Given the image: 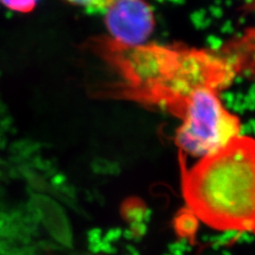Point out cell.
Returning <instances> with one entry per match:
<instances>
[{"label": "cell", "mask_w": 255, "mask_h": 255, "mask_svg": "<svg viewBox=\"0 0 255 255\" xmlns=\"http://www.w3.org/2000/svg\"><path fill=\"white\" fill-rule=\"evenodd\" d=\"M187 210L218 231L255 232V140L236 137L186 170Z\"/></svg>", "instance_id": "6da1fadb"}, {"label": "cell", "mask_w": 255, "mask_h": 255, "mask_svg": "<svg viewBox=\"0 0 255 255\" xmlns=\"http://www.w3.org/2000/svg\"><path fill=\"white\" fill-rule=\"evenodd\" d=\"M184 115L175 142L188 155L203 158L238 137L237 117L222 107L211 87H200L188 96Z\"/></svg>", "instance_id": "7a4b0ae2"}, {"label": "cell", "mask_w": 255, "mask_h": 255, "mask_svg": "<svg viewBox=\"0 0 255 255\" xmlns=\"http://www.w3.org/2000/svg\"><path fill=\"white\" fill-rule=\"evenodd\" d=\"M103 14L110 38L123 47L143 46L154 30L153 9L145 0H113Z\"/></svg>", "instance_id": "3957f363"}, {"label": "cell", "mask_w": 255, "mask_h": 255, "mask_svg": "<svg viewBox=\"0 0 255 255\" xmlns=\"http://www.w3.org/2000/svg\"><path fill=\"white\" fill-rule=\"evenodd\" d=\"M212 55L201 53L179 54L172 73L159 84L172 96L187 98L188 96L207 81L209 67L216 63Z\"/></svg>", "instance_id": "277c9868"}, {"label": "cell", "mask_w": 255, "mask_h": 255, "mask_svg": "<svg viewBox=\"0 0 255 255\" xmlns=\"http://www.w3.org/2000/svg\"><path fill=\"white\" fill-rule=\"evenodd\" d=\"M67 2L81 6L86 11L94 13H105L108 5L113 0H66Z\"/></svg>", "instance_id": "5b68a950"}, {"label": "cell", "mask_w": 255, "mask_h": 255, "mask_svg": "<svg viewBox=\"0 0 255 255\" xmlns=\"http://www.w3.org/2000/svg\"><path fill=\"white\" fill-rule=\"evenodd\" d=\"M39 0H0L5 7L15 12L29 13L34 10Z\"/></svg>", "instance_id": "8992f818"}, {"label": "cell", "mask_w": 255, "mask_h": 255, "mask_svg": "<svg viewBox=\"0 0 255 255\" xmlns=\"http://www.w3.org/2000/svg\"><path fill=\"white\" fill-rule=\"evenodd\" d=\"M189 19L197 30H205L213 23V18L204 9L194 11L189 15Z\"/></svg>", "instance_id": "52a82bcc"}, {"label": "cell", "mask_w": 255, "mask_h": 255, "mask_svg": "<svg viewBox=\"0 0 255 255\" xmlns=\"http://www.w3.org/2000/svg\"><path fill=\"white\" fill-rule=\"evenodd\" d=\"M197 222H198V219L188 211L187 214L182 215V216L179 217L178 223H180V225H182L183 223L184 226L181 228H178V231L180 233H183L185 235H189L191 233H194L196 228H197Z\"/></svg>", "instance_id": "ba28073f"}, {"label": "cell", "mask_w": 255, "mask_h": 255, "mask_svg": "<svg viewBox=\"0 0 255 255\" xmlns=\"http://www.w3.org/2000/svg\"><path fill=\"white\" fill-rule=\"evenodd\" d=\"M219 100L221 102L222 107L225 108L227 111L232 110L233 105L235 102V94L231 91H225L222 92L219 96Z\"/></svg>", "instance_id": "9c48e42d"}, {"label": "cell", "mask_w": 255, "mask_h": 255, "mask_svg": "<svg viewBox=\"0 0 255 255\" xmlns=\"http://www.w3.org/2000/svg\"><path fill=\"white\" fill-rule=\"evenodd\" d=\"M205 44L211 51H219L223 47V39L215 34H211L205 38Z\"/></svg>", "instance_id": "30bf717a"}, {"label": "cell", "mask_w": 255, "mask_h": 255, "mask_svg": "<svg viewBox=\"0 0 255 255\" xmlns=\"http://www.w3.org/2000/svg\"><path fill=\"white\" fill-rule=\"evenodd\" d=\"M244 98H245V94H243L241 92L235 94V102H234L233 108H232V110H231V111H233L234 113L244 114L245 112L247 111Z\"/></svg>", "instance_id": "8fae6325"}, {"label": "cell", "mask_w": 255, "mask_h": 255, "mask_svg": "<svg viewBox=\"0 0 255 255\" xmlns=\"http://www.w3.org/2000/svg\"><path fill=\"white\" fill-rule=\"evenodd\" d=\"M220 31L222 34L226 35H233L235 33V27L233 25V22L231 20H226L222 23V26L220 28Z\"/></svg>", "instance_id": "7c38bea8"}, {"label": "cell", "mask_w": 255, "mask_h": 255, "mask_svg": "<svg viewBox=\"0 0 255 255\" xmlns=\"http://www.w3.org/2000/svg\"><path fill=\"white\" fill-rule=\"evenodd\" d=\"M209 13L210 15L212 16V17L216 18V19H220L223 17V14H225V11H223V9L221 6H218V5H211L210 9H209Z\"/></svg>", "instance_id": "4fadbf2b"}, {"label": "cell", "mask_w": 255, "mask_h": 255, "mask_svg": "<svg viewBox=\"0 0 255 255\" xmlns=\"http://www.w3.org/2000/svg\"><path fill=\"white\" fill-rule=\"evenodd\" d=\"M250 135H252L251 128L248 123L242 124L239 126V130H238V137H249Z\"/></svg>", "instance_id": "5bb4252c"}, {"label": "cell", "mask_w": 255, "mask_h": 255, "mask_svg": "<svg viewBox=\"0 0 255 255\" xmlns=\"http://www.w3.org/2000/svg\"><path fill=\"white\" fill-rule=\"evenodd\" d=\"M247 96H248L249 98L255 100V83H253V84L249 87L248 93H247Z\"/></svg>", "instance_id": "9a60e30c"}, {"label": "cell", "mask_w": 255, "mask_h": 255, "mask_svg": "<svg viewBox=\"0 0 255 255\" xmlns=\"http://www.w3.org/2000/svg\"><path fill=\"white\" fill-rule=\"evenodd\" d=\"M250 128H251V131H252V135L255 136V118H251L250 121L248 122Z\"/></svg>", "instance_id": "2e32d148"}, {"label": "cell", "mask_w": 255, "mask_h": 255, "mask_svg": "<svg viewBox=\"0 0 255 255\" xmlns=\"http://www.w3.org/2000/svg\"><path fill=\"white\" fill-rule=\"evenodd\" d=\"M166 1H169L173 4H178V5H182L185 3V0H166Z\"/></svg>", "instance_id": "e0dca14e"}, {"label": "cell", "mask_w": 255, "mask_h": 255, "mask_svg": "<svg viewBox=\"0 0 255 255\" xmlns=\"http://www.w3.org/2000/svg\"><path fill=\"white\" fill-rule=\"evenodd\" d=\"M234 80H235V82H237V83H242L244 81V77H236Z\"/></svg>", "instance_id": "ac0fdd59"}, {"label": "cell", "mask_w": 255, "mask_h": 255, "mask_svg": "<svg viewBox=\"0 0 255 255\" xmlns=\"http://www.w3.org/2000/svg\"><path fill=\"white\" fill-rule=\"evenodd\" d=\"M226 4L229 6V5L232 4V1H231V0H228V1H226Z\"/></svg>", "instance_id": "d6986e66"}]
</instances>
